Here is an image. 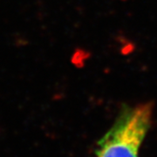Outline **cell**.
<instances>
[{"label": "cell", "instance_id": "1", "mask_svg": "<svg viewBox=\"0 0 157 157\" xmlns=\"http://www.w3.org/2000/svg\"><path fill=\"white\" fill-rule=\"evenodd\" d=\"M152 116L150 102L125 107L111 128L98 141L92 157H139Z\"/></svg>", "mask_w": 157, "mask_h": 157}]
</instances>
